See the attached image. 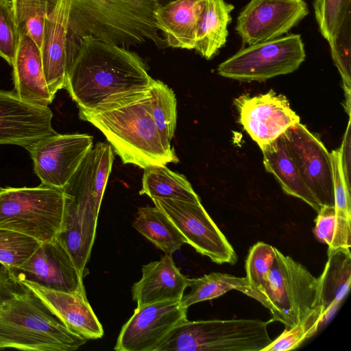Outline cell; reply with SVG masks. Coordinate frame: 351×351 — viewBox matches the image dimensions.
<instances>
[{
	"instance_id": "7c38bea8",
	"label": "cell",
	"mask_w": 351,
	"mask_h": 351,
	"mask_svg": "<svg viewBox=\"0 0 351 351\" xmlns=\"http://www.w3.org/2000/svg\"><path fill=\"white\" fill-rule=\"evenodd\" d=\"M93 147V137L66 134L43 138L27 149L41 184L62 189Z\"/></svg>"
},
{
	"instance_id": "f35d334b",
	"label": "cell",
	"mask_w": 351,
	"mask_h": 351,
	"mask_svg": "<svg viewBox=\"0 0 351 351\" xmlns=\"http://www.w3.org/2000/svg\"><path fill=\"white\" fill-rule=\"evenodd\" d=\"M93 151L94 156V185L97 200L101 204L107 181L112 170L114 160L113 150L109 143L98 142Z\"/></svg>"
},
{
	"instance_id": "83f0119b",
	"label": "cell",
	"mask_w": 351,
	"mask_h": 351,
	"mask_svg": "<svg viewBox=\"0 0 351 351\" xmlns=\"http://www.w3.org/2000/svg\"><path fill=\"white\" fill-rule=\"evenodd\" d=\"M187 287L191 291L180 300L182 307L188 308L193 304L218 298L231 290H237L252 296L246 277L212 272L197 278H188Z\"/></svg>"
},
{
	"instance_id": "603a6c76",
	"label": "cell",
	"mask_w": 351,
	"mask_h": 351,
	"mask_svg": "<svg viewBox=\"0 0 351 351\" xmlns=\"http://www.w3.org/2000/svg\"><path fill=\"white\" fill-rule=\"evenodd\" d=\"M350 247L328 251V261L317 278V302L323 324L334 314L347 295L351 282Z\"/></svg>"
},
{
	"instance_id": "d590c367",
	"label": "cell",
	"mask_w": 351,
	"mask_h": 351,
	"mask_svg": "<svg viewBox=\"0 0 351 351\" xmlns=\"http://www.w3.org/2000/svg\"><path fill=\"white\" fill-rule=\"evenodd\" d=\"M313 8L319 32L328 42L351 16V0H313Z\"/></svg>"
},
{
	"instance_id": "9c48e42d",
	"label": "cell",
	"mask_w": 351,
	"mask_h": 351,
	"mask_svg": "<svg viewBox=\"0 0 351 351\" xmlns=\"http://www.w3.org/2000/svg\"><path fill=\"white\" fill-rule=\"evenodd\" d=\"M306 53L300 34H289L248 45L221 62L217 73L241 82H263L291 73L304 61Z\"/></svg>"
},
{
	"instance_id": "ba28073f",
	"label": "cell",
	"mask_w": 351,
	"mask_h": 351,
	"mask_svg": "<svg viewBox=\"0 0 351 351\" xmlns=\"http://www.w3.org/2000/svg\"><path fill=\"white\" fill-rule=\"evenodd\" d=\"M263 306L272 319L289 328L318 307L317 278L301 263L277 248L264 292Z\"/></svg>"
},
{
	"instance_id": "e0dca14e",
	"label": "cell",
	"mask_w": 351,
	"mask_h": 351,
	"mask_svg": "<svg viewBox=\"0 0 351 351\" xmlns=\"http://www.w3.org/2000/svg\"><path fill=\"white\" fill-rule=\"evenodd\" d=\"M48 106L21 100L14 90H0V145H14L26 149L38 141L55 135Z\"/></svg>"
},
{
	"instance_id": "f546056e",
	"label": "cell",
	"mask_w": 351,
	"mask_h": 351,
	"mask_svg": "<svg viewBox=\"0 0 351 351\" xmlns=\"http://www.w3.org/2000/svg\"><path fill=\"white\" fill-rule=\"evenodd\" d=\"M276 247L263 242L252 246L245 261L246 278L252 293V298L265 302L264 292L276 257Z\"/></svg>"
},
{
	"instance_id": "4fadbf2b",
	"label": "cell",
	"mask_w": 351,
	"mask_h": 351,
	"mask_svg": "<svg viewBox=\"0 0 351 351\" xmlns=\"http://www.w3.org/2000/svg\"><path fill=\"white\" fill-rule=\"evenodd\" d=\"M308 14L304 0H250L237 16L235 30L251 45L280 37Z\"/></svg>"
},
{
	"instance_id": "8992f818",
	"label": "cell",
	"mask_w": 351,
	"mask_h": 351,
	"mask_svg": "<svg viewBox=\"0 0 351 351\" xmlns=\"http://www.w3.org/2000/svg\"><path fill=\"white\" fill-rule=\"evenodd\" d=\"M62 190L64 216L56 239L69 252L83 276L94 243L101 206L96 198L91 154L86 155Z\"/></svg>"
},
{
	"instance_id": "74e56055",
	"label": "cell",
	"mask_w": 351,
	"mask_h": 351,
	"mask_svg": "<svg viewBox=\"0 0 351 351\" xmlns=\"http://www.w3.org/2000/svg\"><path fill=\"white\" fill-rule=\"evenodd\" d=\"M334 193V208L336 214L351 220L350 187L345 181L343 174L340 149L330 152Z\"/></svg>"
},
{
	"instance_id": "6da1fadb",
	"label": "cell",
	"mask_w": 351,
	"mask_h": 351,
	"mask_svg": "<svg viewBox=\"0 0 351 351\" xmlns=\"http://www.w3.org/2000/svg\"><path fill=\"white\" fill-rule=\"evenodd\" d=\"M154 79L143 60L125 48L90 36L78 43L64 88L79 112L150 88Z\"/></svg>"
},
{
	"instance_id": "cb8c5ba5",
	"label": "cell",
	"mask_w": 351,
	"mask_h": 351,
	"mask_svg": "<svg viewBox=\"0 0 351 351\" xmlns=\"http://www.w3.org/2000/svg\"><path fill=\"white\" fill-rule=\"evenodd\" d=\"M261 149L265 170L274 176L283 191L319 212L322 207L303 182L282 136Z\"/></svg>"
},
{
	"instance_id": "8fae6325",
	"label": "cell",
	"mask_w": 351,
	"mask_h": 351,
	"mask_svg": "<svg viewBox=\"0 0 351 351\" xmlns=\"http://www.w3.org/2000/svg\"><path fill=\"white\" fill-rule=\"evenodd\" d=\"M306 187L319 205L334 206L330 153L305 125L298 123L282 135Z\"/></svg>"
},
{
	"instance_id": "9a60e30c",
	"label": "cell",
	"mask_w": 351,
	"mask_h": 351,
	"mask_svg": "<svg viewBox=\"0 0 351 351\" xmlns=\"http://www.w3.org/2000/svg\"><path fill=\"white\" fill-rule=\"evenodd\" d=\"M234 104L241 124L261 149L300 123L299 116L291 109L286 97L273 90L254 97L241 95Z\"/></svg>"
},
{
	"instance_id": "1f68e13d",
	"label": "cell",
	"mask_w": 351,
	"mask_h": 351,
	"mask_svg": "<svg viewBox=\"0 0 351 351\" xmlns=\"http://www.w3.org/2000/svg\"><path fill=\"white\" fill-rule=\"evenodd\" d=\"M20 36H29L40 49L49 0H11Z\"/></svg>"
},
{
	"instance_id": "e575fe53",
	"label": "cell",
	"mask_w": 351,
	"mask_h": 351,
	"mask_svg": "<svg viewBox=\"0 0 351 351\" xmlns=\"http://www.w3.org/2000/svg\"><path fill=\"white\" fill-rule=\"evenodd\" d=\"M323 324L320 306L313 310L305 319L285 330L266 346L263 351H288L299 347L312 337Z\"/></svg>"
},
{
	"instance_id": "ac0fdd59",
	"label": "cell",
	"mask_w": 351,
	"mask_h": 351,
	"mask_svg": "<svg viewBox=\"0 0 351 351\" xmlns=\"http://www.w3.org/2000/svg\"><path fill=\"white\" fill-rule=\"evenodd\" d=\"M70 0H49L40 48L45 80L55 97L64 88L69 68L68 57V20Z\"/></svg>"
},
{
	"instance_id": "2e32d148",
	"label": "cell",
	"mask_w": 351,
	"mask_h": 351,
	"mask_svg": "<svg viewBox=\"0 0 351 351\" xmlns=\"http://www.w3.org/2000/svg\"><path fill=\"white\" fill-rule=\"evenodd\" d=\"M10 271L21 281L86 297L83 276L69 252L57 239L42 243L25 263Z\"/></svg>"
},
{
	"instance_id": "3957f363",
	"label": "cell",
	"mask_w": 351,
	"mask_h": 351,
	"mask_svg": "<svg viewBox=\"0 0 351 351\" xmlns=\"http://www.w3.org/2000/svg\"><path fill=\"white\" fill-rule=\"evenodd\" d=\"M106 136L123 164L145 169L178 162L174 149H167L151 114L149 88L79 112Z\"/></svg>"
},
{
	"instance_id": "8d00e7d4",
	"label": "cell",
	"mask_w": 351,
	"mask_h": 351,
	"mask_svg": "<svg viewBox=\"0 0 351 351\" xmlns=\"http://www.w3.org/2000/svg\"><path fill=\"white\" fill-rule=\"evenodd\" d=\"M19 34L11 0H0V57L12 66Z\"/></svg>"
},
{
	"instance_id": "30bf717a",
	"label": "cell",
	"mask_w": 351,
	"mask_h": 351,
	"mask_svg": "<svg viewBox=\"0 0 351 351\" xmlns=\"http://www.w3.org/2000/svg\"><path fill=\"white\" fill-rule=\"evenodd\" d=\"M198 253L217 264L234 265L237 256L225 235L209 216L200 201L152 199Z\"/></svg>"
},
{
	"instance_id": "d4e9b609",
	"label": "cell",
	"mask_w": 351,
	"mask_h": 351,
	"mask_svg": "<svg viewBox=\"0 0 351 351\" xmlns=\"http://www.w3.org/2000/svg\"><path fill=\"white\" fill-rule=\"evenodd\" d=\"M233 9L234 5L225 0H205L197 22L194 48L202 57L213 58L226 43Z\"/></svg>"
},
{
	"instance_id": "44dd1931",
	"label": "cell",
	"mask_w": 351,
	"mask_h": 351,
	"mask_svg": "<svg viewBox=\"0 0 351 351\" xmlns=\"http://www.w3.org/2000/svg\"><path fill=\"white\" fill-rule=\"evenodd\" d=\"M14 90L25 102L48 106L54 96L45 77L40 49L27 35H22L12 64Z\"/></svg>"
},
{
	"instance_id": "d6a6232c",
	"label": "cell",
	"mask_w": 351,
	"mask_h": 351,
	"mask_svg": "<svg viewBox=\"0 0 351 351\" xmlns=\"http://www.w3.org/2000/svg\"><path fill=\"white\" fill-rule=\"evenodd\" d=\"M41 243L23 233L0 228V265L10 270L19 268Z\"/></svg>"
},
{
	"instance_id": "d6986e66",
	"label": "cell",
	"mask_w": 351,
	"mask_h": 351,
	"mask_svg": "<svg viewBox=\"0 0 351 351\" xmlns=\"http://www.w3.org/2000/svg\"><path fill=\"white\" fill-rule=\"evenodd\" d=\"M22 282L42 299L71 331L86 340L103 337V327L86 297L51 290L29 281Z\"/></svg>"
},
{
	"instance_id": "4dcf8cb0",
	"label": "cell",
	"mask_w": 351,
	"mask_h": 351,
	"mask_svg": "<svg viewBox=\"0 0 351 351\" xmlns=\"http://www.w3.org/2000/svg\"><path fill=\"white\" fill-rule=\"evenodd\" d=\"M316 238L328 246V251L351 246V220L336 214L334 206H323L315 220Z\"/></svg>"
},
{
	"instance_id": "ab89813d",
	"label": "cell",
	"mask_w": 351,
	"mask_h": 351,
	"mask_svg": "<svg viewBox=\"0 0 351 351\" xmlns=\"http://www.w3.org/2000/svg\"><path fill=\"white\" fill-rule=\"evenodd\" d=\"M340 149L341 162L345 181L350 187V167H351V151H350V119L349 118L348 126Z\"/></svg>"
},
{
	"instance_id": "7402d4cb",
	"label": "cell",
	"mask_w": 351,
	"mask_h": 351,
	"mask_svg": "<svg viewBox=\"0 0 351 351\" xmlns=\"http://www.w3.org/2000/svg\"><path fill=\"white\" fill-rule=\"evenodd\" d=\"M205 0H173L154 12L167 47L194 49L198 19Z\"/></svg>"
},
{
	"instance_id": "5bb4252c",
	"label": "cell",
	"mask_w": 351,
	"mask_h": 351,
	"mask_svg": "<svg viewBox=\"0 0 351 351\" xmlns=\"http://www.w3.org/2000/svg\"><path fill=\"white\" fill-rule=\"evenodd\" d=\"M187 308L180 301L170 300L137 307L123 326L117 351H154L169 332L186 319Z\"/></svg>"
},
{
	"instance_id": "484cf974",
	"label": "cell",
	"mask_w": 351,
	"mask_h": 351,
	"mask_svg": "<svg viewBox=\"0 0 351 351\" xmlns=\"http://www.w3.org/2000/svg\"><path fill=\"white\" fill-rule=\"evenodd\" d=\"M144 169L140 195H147L152 199H171L191 202L200 201L184 175L170 170L166 165L151 166Z\"/></svg>"
},
{
	"instance_id": "5b68a950",
	"label": "cell",
	"mask_w": 351,
	"mask_h": 351,
	"mask_svg": "<svg viewBox=\"0 0 351 351\" xmlns=\"http://www.w3.org/2000/svg\"><path fill=\"white\" fill-rule=\"evenodd\" d=\"M269 322L257 319L185 321L154 351H263L272 339Z\"/></svg>"
},
{
	"instance_id": "836d02e7",
	"label": "cell",
	"mask_w": 351,
	"mask_h": 351,
	"mask_svg": "<svg viewBox=\"0 0 351 351\" xmlns=\"http://www.w3.org/2000/svg\"><path fill=\"white\" fill-rule=\"evenodd\" d=\"M330 53L343 82L346 110L350 114L351 90V16L340 27L337 34L328 41Z\"/></svg>"
},
{
	"instance_id": "7a4b0ae2",
	"label": "cell",
	"mask_w": 351,
	"mask_h": 351,
	"mask_svg": "<svg viewBox=\"0 0 351 351\" xmlns=\"http://www.w3.org/2000/svg\"><path fill=\"white\" fill-rule=\"evenodd\" d=\"M86 342L27 285L0 265V350L74 351Z\"/></svg>"
},
{
	"instance_id": "ffe728a7",
	"label": "cell",
	"mask_w": 351,
	"mask_h": 351,
	"mask_svg": "<svg viewBox=\"0 0 351 351\" xmlns=\"http://www.w3.org/2000/svg\"><path fill=\"white\" fill-rule=\"evenodd\" d=\"M187 285L188 278L176 266L172 256L165 254L159 261L143 266L142 277L132 288V298L137 307L163 301H180Z\"/></svg>"
},
{
	"instance_id": "52a82bcc",
	"label": "cell",
	"mask_w": 351,
	"mask_h": 351,
	"mask_svg": "<svg viewBox=\"0 0 351 351\" xmlns=\"http://www.w3.org/2000/svg\"><path fill=\"white\" fill-rule=\"evenodd\" d=\"M64 208L62 189L43 184L0 188V228L23 233L40 243L57 239Z\"/></svg>"
},
{
	"instance_id": "277c9868",
	"label": "cell",
	"mask_w": 351,
	"mask_h": 351,
	"mask_svg": "<svg viewBox=\"0 0 351 351\" xmlns=\"http://www.w3.org/2000/svg\"><path fill=\"white\" fill-rule=\"evenodd\" d=\"M68 51L90 36L125 48L148 41L167 47L158 34L154 12L173 0H70Z\"/></svg>"
},
{
	"instance_id": "f1b7e54d",
	"label": "cell",
	"mask_w": 351,
	"mask_h": 351,
	"mask_svg": "<svg viewBox=\"0 0 351 351\" xmlns=\"http://www.w3.org/2000/svg\"><path fill=\"white\" fill-rule=\"evenodd\" d=\"M151 114L165 147L172 150L171 141L176 130L177 110L173 91L164 82L153 80L149 88Z\"/></svg>"
},
{
	"instance_id": "4316f807",
	"label": "cell",
	"mask_w": 351,
	"mask_h": 351,
	"mask_svg": "<svg viewBox=\"0 0 351 351\" xmlns=\"http://www.w3.org/2000/svg\"><path fill=\"white\" fill-rule=\"evenodd\" d=\"M133 227L166 254L172 255L186 240L167 216L157 207L138 208Z\"/></svg>"
}]
</instances>
